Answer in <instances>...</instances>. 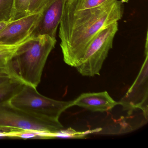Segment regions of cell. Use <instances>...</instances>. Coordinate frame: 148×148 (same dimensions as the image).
<instances>
[{"label": "cell", "mask_w": 148, "mask_h": 148, "mask_svg": "<svg viewBox=\"0 0 148 148\" xmlns=\"http://www.w3.org/2000/svg\"><path fill=\"white\" fill-rule=\"evenodd\" d=\"M123 3L112 0L98 7L63 14L59 36L65 63L76 67L80 64L95 36L123 17Z\"/></svg>", "instance_id": "1"}, {"label": "cell", "mask_w": 148, "mask_h": 148, "mask_svg": "<svg viewBox=\"0 0 148 148\" xmlns=\"http://www.w3.org/2000/svg\"><path fill=\"white\" fill-rule=\"evenodd\" d=\"M57 40L47 35L30 37L18 47L8 64L9 75L37 88L48 56Z\"/></svg>", "instance_id": "2"}, {"label": "cell", "mask_w": 148, "mask_h": 148, "mask_svg": "<svg viewBox=\"0 0 148 148\" xmlns=\"http://www.w3.org/2000/svg\"><path fill=\"white\" fill-rule=\"evenodd\" d=\"M63 130L64 126L59 120L37 116L15 107L10 102L0 104V131L38 132L50 134L53 138Z\"/></svg>", "instance_id": "3"}, {"label": "cell", "mask_w": 148, "mask_h": 148, "mask_svg": "<svg viewBox=\"0 0 148 148\" xmlns=\"http://www.w3.org/2000/svg\"><path fill=\"white\" fill-rule=\"evenodd\" d=\"M14 106L40 117L59 120L60 115L74 106L73 100H55L43 96L36 88L24 84L19 92L10 100Z\"/></svg>", "instance_id": "4"}, {"label": "cell", "mask_w": 148, "mask_h": 148, "mask_svg": "<svg viewBox=\"0 0 148 148\" xmlns=\"http://www.w3.org/2000/svg\"><path fill=\"white\" fill-rule=\"evenodd\" d=\"M118 29V23L114 22L101 30L92 39L80 64L76 67L81 75L92 77L100 75L104 62L112 48Z\"/></svg>", "instance_id": "5"}, {"label": "cell", "mask_w": 148, "mask_h": 148, "mask_svg": "<svg viewBox=\"0 0 148 148\" xmlns=\"http://www.w3.org/2000/svg\"><path fill=\"white\" fill-rule=\"evenodd\" d=\"M145 59L137 77L125 95L119 101L128 113L140 109L146 119L148 113V49L145 50Z\"/></svg>", "instance_id": "6"}, {"label": "cell", "mask_w": 148, "mask_h": 148, "mask_svg": "<svg viewBox=\"0 0 148 148\" xmlns=\"http://www.w3.org/2000/svg\"><path fill=\"white\" fill-rule=\"evenodd\" d=\"M40 15L37 13L11 21L0 32V45L16 46L30 38Z\"/></svg>", "instance_id": "7"}, {"label": "cell", "mask_w": 148, "mask_h": 148, "mask_svg": "<svg viewBox=\"0 0 148 148\" xmlns=\"http://www.w3.org/2000/svg\"><path fill=\"white\" fill-rule=\"evenodd\" d=\"M67 0H47L40 11V15L31 37L47 35L56 39L58 27L60 24Z\"/></svg>", "instance_id": "8"}, {"label": "cell", "mask_w": 148, "mask_h": 148, "mask_svg": "<svg viewBox=\"0 0 148 148\" xmlns=\"http://www.w3.org/2000/svg\"><path fill=\"white\" fill-rule=\"evenodd\" d=\"M73 104L93 112H103L111 111L119 103L103 91L83 93L73 100Z\"/></svg>", "instance_id": "9"}, {"label": "cell", "mask_w": 148, "mask_h": 148, "mask_svg": "<svg viewBox=\"0 0 148 148\" xmlns=\"http://www.w3.org/2000/svg\"><path fill=\"white\" fill-rule=\"evenodd\" d=\"M24 84L10 76H0V104L9 102Z\"/></svg>", "instance_id": "10"}, {"label": "cell", "mask_w": 148, "mask_h": 148, "mask_svg": "<svg viewBox=\"0 0 148 148\" xmlns=\"http://www.w3.org/2000/svg\"><path fill=\"white\" fill-rule=\"evenodd\" d=\"M112 0H67L63 14L98 7Z\"/></svg>", "instance_id": "11"}, {"label": "cell", "mask_w": 148, "mask_h": 148, "mask_svg": "<svg viewBox=\"0 0 148 148\" xmlns=\"http://www.w3.org/2000/svg\"><path fill=\"white\" fill-rule=\"evenodd\" d=\"M20 44L13 46L0 45V76H10L9 62Z\"/></svg>", "instance_id": "12"}, {"label": "cell", "mask_w": 148, "mask_h": 148, "mask_svg": "<svg viewBox=\"0 0 148 148\" xmlns=\"http://www.w3.org/2000/svg\"><path fill=\"white\" fill-rule=\"evenodd\" d=\"M32 0H14L13 14L12 21L27 16Z\"/></svg>", "instance_id": "13"}, {"label": "cell", "mask_w": 148, "mask_h": 148, "mask_svg": "<svg viewBox=\"0 0 148 148\" xmlns=\"http://www.w3.org/2000/svg\"><path fill=\"white\" fill-rule=\"evenodd\" d=\"M14 0H0V22L12 21Z\"/></svg>", "instance_id": "14"}, {"label": "cell", "mask_w": 148, "mask_h": 148, "mask_svg": "<svg viewBox=\"0 0 148 148\" xmlns=\"http://www.w3.org/2000/svg\"><path fill=\"white\" fill-rule=\"evenodd\" d=\"M47 1V0H32L27 15L40 12Z\"/></svg>", "instance_id": "15"}, {"label": "cell", "mask_w": 148, "mask_h": 148, "mask_svg": "<svg viewBox=\"0 0 148 148\" xmlns=\"http://www.w3.org/2000/svg\"><path fill=\"white\" fill-rule=\"evenodd\" d=\"M11 21H3V22H0V32Z\"/></svg>", "instance_id": "16"}, {"label": "cell", "mask_w": 148, "mask_h": 148, "mask_svg": "<svg viewBox=\"0 0 148 148\" xmlns=\"http://www.w3.org/2000/svg\"><path fill=\"white\" fill-rule=\"evenodd\" d=\"M119 1L123 2V3H127L129 1V0H119Z\"/></svg>", "instance_id": "17"}]
</instances>
